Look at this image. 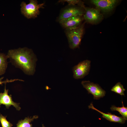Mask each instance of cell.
Listing matches in <instances>:
<instances>
[{"label":"cell","instance_id":"6da1fadb","mask_svg":"<svg viewBox=\"0 0 127 127\" xmlns=\"http://www.w3.org/2000/svg\"><path fill=\"white\" fill-rule=\"evenodd\" d=\"M7 55L12 64L21 69L25 74H34L37 59L31 49L24 47L10 49Z\"/></svg>","mask_w":127,"mask_h":127},{"label":"cell","instance_id":"7a4b0ae2","mask_svg":"<svg viewBox=\"0 0 127 127\" xmlns=\"http://www.w3.org/2000/svg\"><path fill=\"white\" fill-rule=\"evenodd\" d=\"M44 4V3L38 4L37 1L35 0H30L28 4L23 1L20 4L21 12L28 19L35 18L40 14L39 9L43 8Z\"/></svg>","mask_w":127,"mask_h":127},{"label":"cell","instance_id":"3957f363","mask_svg":"<svg viewBox=\"0 0 127 127\" xmlns=\"http://www.w3.org/2000/svg\"><path fill=\"white\" fill-rule=\"evenodd\" d=\"M84 24L75 29H66V34L71 48L79 47L83 33Z\"/></svg>","mask_w":127,"mask_h":127},{"label":"cell","instance_id":"277c9868","mask_svg":"<svg viewBox=\"0 0 127 127\" xmlns=\"http://www.w3.org/2000/svg\"><path fill=\"white\" fill-rule=\"evenodd\" d=\"M91 61L86 60L79 62L73 67V77L75 79L83 78L89 73L91 67Z\"/></svg>","mask_w":127,"mask_h":127},{"label":"cell","instance_id":"5b68a950","mask_svg":"<svg viewBox=\"0 0 127 127\" xmlns=\"http://www.w3.org/2000/svg\"><path fill=\"white\" fill-rule=\"evenodd\" d=\"M81 83L87 91L88 94L93 95L94 99H98L105 95V91L98 84L91 82L89 80L83 81Z\"/></svg>","mask_w":127,"mask_h":127},{"label":"cell","instance_id":"8992f818","mask_svg":"<svg viewBox=\"0 0 127 127\" xmlns=\"http://www.w3.org/2000/svg\"><path fill=\"white\" fill-rule=\"evenodd\" d=\"M91 3L104 13L109 12L114 9L118 0H92Z\"/></svg>","mask_w":127,"mask_h":127},{"label":"cell","instance_id":"52a82bcc","mask_svg":"<svg viewBox=\"0 0 127 127\" xmlns=\"http://www.w3.org/2000/svg\"><path fill=\"white\" fill-rule=\"evenodd\" d=\"M84 9L85 11L83 18L87 22L96 24L102 19L103 16L98 10L88 8H85Z\"/></svg>","mask_w":127,"mask_h":127},{"label":"cell","instance_id":"ba28073f","mask_svg":"<svg viewBox=\"0 0 127 127\" xmlns=\"http://www.w3.org/2000/svg\"><path fill=\"white\" fill-rule=\"evenodd\" d=\"M83 19L82 16H78L63 19L59 22L61 25L66 29H73L80 26Z\"/></svg>","mask_w":127,"mask_h":127},{"label":"cell","instance_id":"9c48e42d","mask_svg":"<svg viewBox=\"0 0 127 127\" xmlns=\"http://www.w3.org/2000/svg\"><path fill=\"white\" fill-rule=\"evenodd\" d=\"M8 89L6 88V84H5L4 91L3 93H0V107L2 104L5 106L6 108L8 109L11 105L13 106L18 111L21 109L19 103H15L12 101L11 95H8Z\"/></svg>","mask_w":127,"mask_h":127},{"label":"cell","instance_id":"30bf717a","mask_svg":"<svg viewBox=\"0 0 127 127\" xmlns=\"http://www.w3.org/2000/svg\"><path fill=\"white\" fill-rule=\"evenodd\" d=\"M83 12L82 9L78 7H72L67 8L63 11L60 14L59 18V21L73 16H82Z\"/></svg>","mask_w":127,"mask_h":127},{"label":"cell","instance_id":"8fae6325","mask_svg":"<svg viewBox=\"0 0 127 127\" xmlns=\"http://www.w3.org/2000/svg\"><path fill=\"white\" fill-rule=\"evenodd\" d=\"M88 107L89 108L91 109L99 112L102 115V116L103 118L110 122L121 124H123L125 122L126 120L122 116H118L110 113H105L95 108L92 103H91Z\"/></svg>","mask_w":127,"mask_h":127},{"label":"cell","instance_id":"7c38bea8","mask_svg":"<svg viewBox=\"0 0 127 127\" xmlns=\"http://www.w3.org/2000/svg\"><path fill=\"white\" fill-rule=\"evenodd\" d=\"M8 58L5 54L0 52V75L4 74L7 69Z\"/></svg>","mask_w":127,"mask_h":127},{"label":"cell","instance_id":"4fadbf2b","mask_svg":"<svg viewBox=\"0 0 127 127\" xmlns=\"http://www.w3.org/2000/svg\"><path fill=\"white\" fill-rule=\"evenodd\" d=\"M38 117V116L36 115L34 116L32 118L26 117L23 120H19L17 124L16 127H32V124L30 123Z\"/></svg>","mask_w":127,"mask_h":127},{"label":"cell","instance_id":"5bb4252c","mask_svg":"<svg viewBox=\"0 0 127 127\" xmlns=\"http://www.w3.org/2000/svg\"><path fill=\"white\" fill-rule=\"evenodd\" d=\"M123 106L121 107H117L115 105H112L110 108L112 111H117L119 112L126 120L127 119V107L124 106L123 101H122Z\"/></svg>","mask_w":127,"mask_h":127},{"label":"cell","instance_id":"9a60e30c","mask_svg":"<svg viewBox=\"0 0 127 127\" xmlns=\"http://www.w3.org/2000/svg\"><path fill=\"white\" fill-rule=\"evenodd\" d=\"M125 90L123 85L120 82H118L112 87L111 91L121 95H124V91Z\"/></svg>","mask_w":127,"mask_h":127},{"label":"cell","instance_id":"2e32d148","mask_svg":"<svg viewBox=\"0 0 127 127\" xmlns=\"http://www.w3.org/2000/svg\"><path fill=\"white\" fill-rule=\"evenodd\" d=\"M67 2L69 5H74L77 4L83 8L84 9L85 8L84 4V3L82 1L78 0H61L59 1V2L64 3Z\"/></svg>","mask_w":127,"mask_h":127},{"label":"cell","instance_id":"e0dca14e","mask_svg":"<svg viewBox=\"0 0 127 127\" xmlns=\"http://www.w3.org/2000/svg\"><path fill=\"white\" fill-rule=\"evenodd\" d=\"M5 116L0 113V122L2 127H12L13 125L6 119Z\"/></svg>","mask_w":127,"mask_h":127},{"label":"cell","instance_id":"ac0fdd59","mask_svg":"<svg viewBox=\"0 0 127 127\" xmlns=\"http://www.w3.org/2000/svg\"><path fill=\"white\" fill-rule=\"evenodd\" d=\"M4 78V77H2L0 78V85H2L3 83L6 84L7 83L12 82L16 81H24L23 80L19 79H12L10 80L7 79L3 81L2 80Z\"/></svg>","mask_w":127,"mask_h":127},{"label":"cell","instance_id":"d6986e66","mask_svg":"<svg viewBox=\"0 0 127 127\" xmlns=\"http://www.w3.org/2000/svg\"><path fill=\"white\" fill-rule=\"evenodd\" d=\"M42 127H45V126H44V125L43 124H42Z\"/></svg>","mask_w":127,"mask_h":127}]
</instances>
